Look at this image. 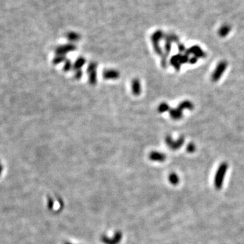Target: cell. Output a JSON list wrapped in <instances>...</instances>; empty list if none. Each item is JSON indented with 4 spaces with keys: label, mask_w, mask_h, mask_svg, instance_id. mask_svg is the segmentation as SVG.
Listing matches in <instances>:
<instances>
[{
    "label": "cell",
    "mask_w": 244,
    "mask_h": 244,
    "mask_svg": "<svg viewBox=\"0 0 244 244\" xmlns=\"http://www.w3.org/2000/svg\"><path fill=\"white\" fill-rule=\"evenodd\" d=\"M82 71H81V70H77V71H75V78H76V79H80L82 78Z\"/></svg>",
    "instance_id": "603a6c76"
},
{
    "label": "cell",
    "mask_w": 244,
    "mask_h": 244,
    "mask_svg": "<svg viewBox=\"0 0 244 244\" xmlns=\"http://www.w3.org/2000/svg\"><path fill=\"white\" fill-rule=\"evenodd\" d=\"M96 68L97 64L96 62H91L88 65V73L89 74V80L91 84H95L97 81L96 78Z\"/></svg>",
    "instance_id": "52a82bcc"
},
{
    "label": "cell",
    "mask_w": 244,
    "mask_h": 244,
    "mask_svg": "<svg viewBox=\"0 0 244 244\" xmlns=\"http://www.w3.org/2000/svg\"><path fill=\"white\" fill-rule=\"evenodd\" d=\"M184 141H185V139H184L183 136H180V138L176 140H173L170 136H168L166 138V142L167 144V145L172 150H176L180 149L183 145Z\"/></svg>",
    "instance_id": "5b68a950"
},
{
    "label": "cell",
    "mask_w": 244,
    "mask_h": 244,
    "mask_svg": "<svg viewBox=\"0 0 244 244\" xmlns=\"http://www.w3.org/2000/svg\"><path fill=\"white\" fill-rule=\"evenodd\" d=\"M2 172V166L1 164H0V175H1Z\"/></svg>",
    "instance_id": "d4e9b609"
},
{
    "label": "cell",
    "mask_w": 244,
    "mask_h": 244,
    "mask_svg": "<svg viewBox=\"0 0 244 244\" xmlns=\"http://www.w3.org/2000/svg\"><path fill=\"white\" fill-rule=\"evenodd\" d=\"M150 160L153 162H164L166 159V156L164 153L159 152V151H152L149 154Z\"/></svg>",
    "instance_id": "9c48e42d"
},
{
    "label": "cell",
    "mask_w": 244,
    "mask_h": 244,
    "mask_svg": "<svg viewBox=\"0 0 244 244\" xmlns=\"http://www.w3.org/2000/svg\"><path fill=\"white\" fill-rule=\"evenodd\" d=\"M195 146L194 145L193 143H189L188 145L186 146V151L189 153H192L195 151Z\"/></svg>",
    "instance_id": "7402d4cb"
},
{
    "label": "cell",
    "mask_w": 244,
    "mask_h": 244,
    "mask_svg": "<svg viewBox=\"0 0 244 244\" xmlns=\"http://www.w3.org/2000/svg\"><path fill=\"white\" fill-rule=\"evenodd\" d=\"M75 50V47L74 45L67 44L65 46L58 47V48L56 49V53L57 55L65 56L66 53Z\"/></svg>",
    "instance_id": "ba28073f"
},
{
    "label": "cell",
    "mask_w": 244,
    "mask_h": 244,
    "mask_svg": "<svg viewBox=\"0 0 244 244\" xmlns=\"http://www.w3.org/2000/svg\"><path fill=\"white\" fill-rule=\"evenodd\" d=\"M103 78L106 79H116L119 77V73L113 69H106L103 71Z\"/></svg>",
    "instance_id": "8fae6325"
},
{
    "label": "cell",
    "mask_w": 244,
    "mask_h": 244,
    "mask_svg": "<svg viewBox=\"0 0 244 244\" xmlns=\"http://www.w3.org/2000/svg\"><path fill=\"white\" fill-rule=\"evenodd\" d=\"M132 90L134 95L138 96L141 92V84L138 79H134L132 82Z\"/></svg>",
    "instance_id": "7c38bea8"
},
{
    "label": "cell",
    "mask_w": 244,
    "mask_h": 244,
    "mask_svg": "<svg viewBox=\"0 0 244 244\" xmlns=\"http://www.w3.org/2000/svg\"><path fill=\"white\" fill-rule=\"evenodd\" d=\"M123 235L121 231H116L112 237L102 235L101 237V242L104 244H119L122 239Z\"/></svg>",
    "instance_id": "277c9868"
},
{
    "label": "cell",
    "mask_w": 244,
    "mask_h": 244,
    "mask_svg": "<svg viewBox=\"0 0 244 244\" xmlns=\"http://www.w3.org/2000/svg\"><path fill=\"white\" fill-rule=\"evenodd\" d=\"M162 38V33L160 31L156 32L152 37V41L153 43V48H154L155 52L159 56L163 55V52L159 45V40Z\"/></svg>",
    "instance_id": "8992f818"
},
{
    "label": "cell",
    "mask_w": 244,
    "mask_h": 244,
    "mask_svg": "<svg viewBox=\"0 0 244 244\" xmlns=\"http://www.w3.org/2000/svg\"><path fill=\"white\" fill-rule=\"evenodd\" d=\"M227 67V63L226 61H220L218 65H216L214 71L212 73L211 79L214 82H218L221 78L223 73H225V70Z\"/></svg>",
    "instance_id": "3957f363"
},
{
    "label": "cell",
    "mask_w": 244,
    "mask_h": 244,
    "mask_svg": "<svg viewBox=\"0 0 244 244\" xmlns=\"http://www.w3.org/2000/svg\"><path fill=\"white\" fill-rule=\"evenodd\" d=\"M189 61L188 54H176L172 56L170 59V64H171L176 70L178 71L180 66L184 63H186Z\"/></svg>",
    "instance_id": "7a4b0ae2"
},
{
    "label": "cell",
    "mask_w": 244,
    "mask_h": 244,
    "mask_svg": "<svg viewBox=\"0 0 244 244\" xmlns=\"http://www.w3.org/2000/svg\"><path fill=\"white\" fill-rule=\"evenodd\" d=\"M170 115L174 120H180L182 118V111L178 108L170 109Z\"/></svg>",
    "instance_id": "4fadbf2b"
},
{
    "label": "cell",
    "mask_w": 244,
    "mask_h": 244,
    "mask_svg": "<svg viewBox=\"0 0 244 244\" xmlns=\"http://www.w3.org/2000/svg\"><path fill=\"white\" fill-rule=\"evenodd\" d=\"M189 62L190 63V64H195V63L198 62V58H197V57H193L191 58H190Z\"/></svg>",
    "instance_id": "cb8c5ba5"
},
{
    "label": "cell",
    "mask_w": 244,
    "mask_h": 244,
    "mask_svg": "<svg viewBox=\"0 0 244 244\" xmlns=\"http://www.w3.org/2000/svg\"><path fill=\"white\" fill-rule=\"evenodd\" d=\"M170 110V106L166 102H162L158 106V111L159 113H164Z\"/></svg>",
    "instance_id": "ac0fdd59"
},
{
    "label": "cell",
    "mask_w": 244,
    "mask_h": 244,
    "mask_svg": "<svg viewBox=\"0 0 244 244\" xmlns=\"http://www.w3.org/2000/svg\"><path fill=\"white\" fill-rule=\"evenodd\" d=\"M66 61L65 56L57 55L54 58V60H53V63H54V65H58V64H59V63H61L63 61Z\"/></svg>",
    "instance_id": "d6986e66"
},
{
    "label": "cell",
    "mask_w": 244,
    "mask_h": 244,
    "mask_svg": "<svg viewBox=\"0 0 244 244\" xmlns=\"http://www.w3.org/2000/svg\"><path fill=\"white\" fill-rule=\"evenodd\" d=\"M64 244H73V243H71V242H66L64 243Z\"/></svg>",
    "instance_id": "484cf974"
},
{
    "label": "cell",
    "mask_w": 244,
    "mask_h": 244,
    "mask_svg": "<svg viewBox=\"0 0 244 244\" xmlns=\"http://www.w3.org/2000/svg\"><path fill=\"white\" fill-rule=\"evenodd\" d=\"M68 39L72 42H75L79 39V35L78 34H76V33H71L68 35Z\"/></svg>",
    "instance_id": "ffe728a7"
},
{
    "label": "cell",
    "mask_w": 244,
    "mask_h": 244,
    "mask_svg": "<svg viewBox=\"0 0 244 244\" xmlns=\"http://www.w3.org/2000/svg\"><path fill=\"white\" fill-rule=\"evenodd\" d=\"M227 168H228V165L227 163L224 162L220 164L219 166V168L217 170L216 174L215 176V180H214V184L215 186L217 189H220L222 186L224 178H225V174L227 170Z\"/></svg>",
    "instance_id": "6da1fadb"
},
{
    "label": "cell",
    "mask_w": 244,
    "mask_h": 244,
    "mask_svg": "<svg viewBox=\"0 0 244 244\" xmlns=\"http://www.w3.org/2000/svg\"><path fill=\"white\" fill-rule=\"evenodd\" d=\"M169 181L173 185H176L179 182L178 176L175 173H172L169 175Z\"/></svg>",
    "instance_id": "e0dca14e"
},
{
    "label": "cell",
    "mask_w": 244,
    "mask_h": 244,
    "mask_svg": "<svg viewBox=\"0 0 244 244\" xmlns=\"http://www.w3.org/2000/svg\"><path fill=\"white\" fill-rule=\"evenodd\" d=\"M186 54H193L195 57L197 58H203L206 56L204 52L199 48L198 46H193L191 48H189L186 52Z\"/></svg>",
    "instance_id": "30bf717a"
},
{
    "label": "cell",
    "mask_w": 244,
    "mask_h": 244,
    "mask_svg": "<svg viewBox=\"0 0 244 244\" xmlns=\"http://www.w3.org/2000/svg\"><path fill=\"white\" fill-rule=\"evenodd\" d=\"M85 62H86L85 58L83 57H80L76 60L74 65H73V68H74V69L76 70V71L77 70H79L83 65H84Z\"/></svg>",
    "instance_id": "9a60e30c"
},
{
    "label": "cell",
    "mask_w": 244,
    "mask_h": 244,
    "mask_svg": "<svg viewBox=\"0 0 244 244\" xmlns=\"http://www.w3.org/2000/svg\"><path fill=\"white\" fill-rule=\"evenodd\" d=\"M178 108L180 109V110H184V109H188V110H193L194 108V105L193 103L189 101H182V102H180Z\"/></svg>",
    "instance_id": "5bb4252c"
},
{
    "label": "cell",
    "mask_w": 244,
    "mask_h": 244,
    "mask_svg": "<svg viewBox=\"0 0 244 244\" xmlns=\"http://www.w3.org/2000/svg\"><path fill=\"white\" fill-rule=\"evenodd\" d=\"M230 31V27L229 25H224L221 26V28L219 29L218 33L220 36L225 37L229 34Z\"/></svg>",
    "instance_id": "2e32d148"
},
{
    "label": "cell",
    "mask_w": 244,
    "mask_h": 244,
    "mask_svg": "<svg viewBox=\"0 0 244 244\" xmlns=\"http://www.w3.org/2000/svg\"><path fill=\"white\" fill-rule=\"evenodd\" d=\"M72 67V64L71 62L69 60H66L65 61V65H64V70L65 71H69L71 68Z\"/></svg>",
    "instance_id": "44dd1931"
}]
</instances>
